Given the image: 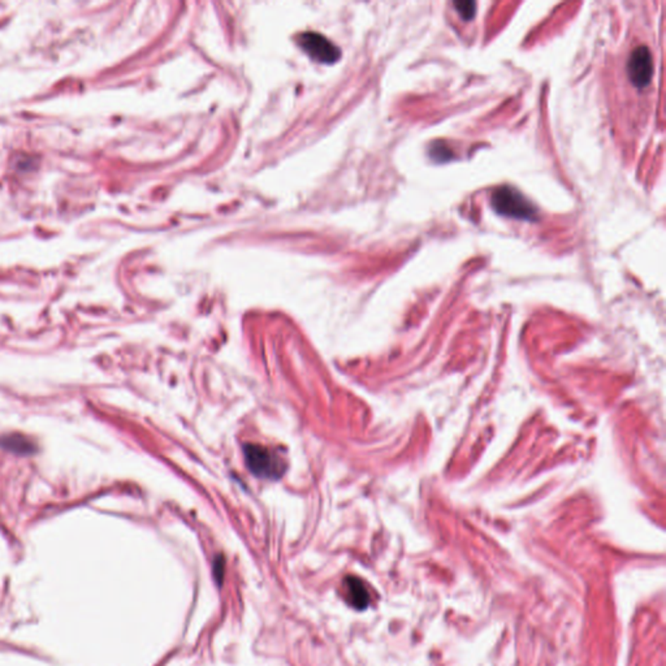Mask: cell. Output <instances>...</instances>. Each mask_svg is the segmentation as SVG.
<instances>
[{
    "label": "cell",
    "instance_id": "5b68a950",
    "mask_svg": "<svg viewBox=\"0 0 666 666\" xmlns=\"http://www.w3.org/2000/svg\"><path fill=\"white\" fill-rule=\"evenodd\" d=\"M345 590L346 599L353 608L363 610L370 604V595L367 591L366 586L356 576H348L345 579Z\"/></svg>",
    "mask_w": 666,
    "mask_h": 666
},
{
    "label": "cell",
    "instance_id": "3957f363",
    "mask_svg": "<svg viewBox=\"0 0 666 666\" xmlns=\"http://www.w3.org/2000/svg\"><path fill=\"white\" fill-rule=\"evenodd\" d=\"M297 43L308 56L319 63L331 64L340 58V49L323 34L305 32L297 37Z\"/></svg>",
    "mask_w": 666,
    "mask_h": 666
},
{
    "label": "cell",
    "instance_id": "52a82bcc",
    "mask_svg": "<svg viewBox=\"0 0 666 666\" xmlns=\"http://www.w3.org/2000/svg\"><path fill=\"white\" fill-rule=\"evenodd\" d=\"M453 6L456 7L461 17L465 20H471L475 16L476 4L474 1H454Z\"/></svg>",
    "mask_w": 666,
    "mask_h": 666
},
{
    "label": "cell",
    "instance_id": "277c9868",
    "mask_svg": "<svg viewBox=\"0 0 666 666\" xmlns=\"http://www.w3.org/2000/svg\"><path fill=\"white\" fill-rule=\"evenodd\" d=\"M627 72L631 83L636 87L644 89L650 85L653 77V59L648 47L639 46L631 52L627 64Z\"/></svg>",
    "mask_w": 666,
    "mask_h": 666
},
{
    "label": "cell",
    "instance_id": "ba28073f",
    "mask_svg": "<svg viewBox=\"0 0 666 666\" xmlns=\"http://www.w3.org/2000/svg\"><path fill=\"white\" fill-rule=\"evenodd\" d=\"M223 574H224V559L222 556H219L214 564V575L217 578V584H222Z\"/></svg>",
    "mask_w": 666,
    "mask_h": 666
},
{
    "label": "cell",
    "instance_id": "7a4b0ae2",
    "mask_svg": "<svg viewBox=\"0 0 666 666\" xmlns=\"http://www.w3.org/2000/svg\"><path fill=\"white\" fill-rule=\"evenodd\" d=\"M245 458L251 473L262 478L276 479L281 476L285 470L283 462L274 456L270 450L258 445H246Z\"/></svg>",
    "mask_w": 666,
    "mask_h": 666
},
{
    "label": "cell",
    "instance_id": "6da1fadb",
    "mask_svg": "<svg viewBox=\"0 0 666 666\" xmlns=\"http://www.w3.org/2000/svg\"><path fill=\"white\" fill-rule=\"evenodd\" d=\"M492 206L505 217L522 220H533L536 217V210L525 197L513 188H499L492 194Z\"/></svg>",
    "mask_w": 666,
    "mask_h": 666
},
{
    "label": "cell",
    "instance_id": "8992f818",
    "mask_svg": "<svg viewBox=\"0 0 666 666\" xmlns=\"http://www.w3.org/2000/svg\"><path fill=\"white\" fill-rule=\"evenodd\" d=\"M1 445L6 447L7 449L13 450L21 454L32 452V444L25 440L23 436H8L7 439L1 440Z\"/></svg>",
    "mask_w": 666,
    "mask_h": 666
}]
</instances>
